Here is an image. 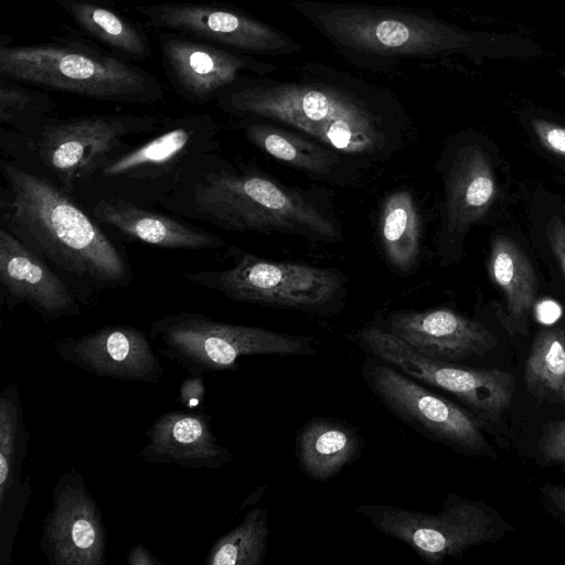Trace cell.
Masks as SVG:
<instances>
[{
    "label": "cell",
    "instance_id": "obj_38",
    "mask_svg": "<svg viewBox=\"0 0 565 565\" xmlns=\"http://www.w3.org/2000/svg\"><path fill=\"white\" fill-rule=\"evenodd\" d=\"M557 402L565 403V380H564L563 386L561 388V392L558 394Z\"/></svg>",
    "mask_w": 565,
    "mask_h": 565
},
{
    "label": "cell",
    "instance_id": "obj_3",
    "mask_svg": "<svg viewBox=\"0 0 565 565\" xmlns=\"http://www.w3.org/2000/svg\"><path fill=\"white\" fill-rule=\"evenodd\" d=\"M9 200L2 215L26 245L71 277L96 290L128 287L127 258L58 184L47 177L1 160Z\"/></svg>",
    "mask_w": 565,
    "mask_h": 565
},
{
    "label": "cell",
    "instance_id": "obj_24",
    "mask_svg": "<svg viewBox=\"0 0 565 565\" xmlns=\"http://www.w3.org/2000/svg\"><path fill=\"white\" fill-rule=\"evenodd\" d=\"M89 40L132 62L152 56L147 31L140 22L117 9L109 0H54Z\"/></svg>",
    "mask_w": 565,
    "mask_h": 565
},
{
    "label": "cell",
    "instance_id": "obj_19",
    "mask_svg": "<svg viewBox=\"0 0 565 565\" xmlns=\"http://www.w3.org/2000/svg\"><path fill=\"white\" fill-rule=\"evenodd\" d=\"M29 433L23 419L21 396L14 383L0 393V565L11 563L13 544L32 487L22 480Z\"/></svg>",
    "mask_w": 565,
    "mask_h": 565
},
{
    "label": "cell",
    "instance_id": "obj_7",
    "mask_svg": "<svg viewBox=\"0 0 565 565\" xmlns=\"http://www.w3.org/2000/svg\"><path fill=\"white\" fill-rule=\"evenodd\" d=\"M149 337L163 358L189 374L231 371L247 355H312L315 339L262 327L216 321L200 312L181 311L150 323Z\"/></svg>",
    "mask_w": 565,
    "mask_h": 565
},
{
    "label": "cell",
    "instance_id": "obj_11",
    "mask_svg": "<svg viewBox=\"0 0 565 565\" xmlns=\"http://www.w3.org/2000/svg\"><path fill=\"white\" fill-rule=\"evenodd\" d=\"M356 343L369 355L396 367L404 374L449 392L479 418L497 420L510 406L516 384L511 373L499 369H476L429 359L415 351L390 330L364 327Z\"/></svg>",
    "mask_w": 565,
    "mask_h": 565
},
{
    "label": "cell",
    "instance_id": "obj_10",
    "mask_svg": "<svg viewBox=\"0 0 565 565\" xmlns=\"http://www.w3.org/2000/svg\"><path fill=\"white\" fill-rule=\"evenodd\" d=\"M356 512L381 533L411 548L427 564L458 557L472 546L492 542L501 533L493 511L480 501L449 493L438 513L388 504H362Z\"/></svg>",
    "mask_w": 565,
    "mask_h": 565
},
{
    "label": "cell",
    "instance_id": "obj_17",
    "mask_svg": "<svg viewBox=\"0 0 565 565\" xmlns=\"http://www.w3.org/2000/svg\"><path fill=\"white\" fill-rule=\"evenodd\" d=\"M0 282L10 305L25 303L46 320L81 313L74 289L4 226L0 230Z\"/></svg>",
    "mask_w": 565,
    "mask_h": 565
},
{
    "label": "cell",
    "instance_id": "obj_29",
    "mask_svg": "<svg viewBox=\"0 0 565 565\" xmlns=\"http://www.w3.org/2000/svg\"><path fill=\"white\" fill-rule=\"evenodd\" d=\"M269 535L268 512L248 511L242 522L220 536L210 547L206 565H262Z\"/></svg>",
    "mask_w": 565,
    "mask_h": 565
},
{
    "label": "cell",
    "instance_id": "obj_1",
    "mask_svg": "<svg viewBox=\"0 0 565 565\" xmlns=\"http://www.w3.org/2000/svg\"><path fill=\"white\" fill-rule=\"evenodd\" d=\"M215 102L225 114L287 126L365 162L392 156L408 130L391 93L318 63H307L290 79L241 76Z\"/></svg>",
    "mask_w": 565,
    "mask_h": 565
},
{
    "label": "cell",
    "instance_id": "obj_9",
    "mask_svg": "<svg viewBox=\"0 0 565 565\" xmlns=\"http://www.w3.org/2000/svg\"><path fill=\"white\" fill-rule=\"evenodd\" d=\"M189 282L245 303L306 312H323L340 299L341 273L290 262H275L243 253L226 269L182 274Z\"/></svg>",
    "mask_w": 565,
    "mask_h": 565
},
{
    "label": "cell",
    "instance_id": "obj_25",
    "mask_svg": "<svg viewBox=\"0 0 565 565\" xmlns=\"http://www.w3.org/2000/svg\"><path fill=\"white\" fill-rule=\"evenodd\" d=\"M364 438L347 422L312 417L297 433L296 452L302 472L313 481H327L354 461Z\"/></svg>",
    "mask_w": 565,
    "mask_h": 565
},
{
    "label": "cell",
    "instance_id": "obj_5",
    "mask_svg": "<svg viewBox=\"0 0 565 565\" xmlns=\"http://www.w3.org/2000/svg\"><path fill=\"white\" fill-rule=\"evenodd\" d=\"M0 74L44 90L103 102L153 105L166 96L164 85L151 72L77 36L23 45L1 41Z\"/></svg>",
    "mask_w": 565,
    "mask_h": 565
},
{
    "label": "cell",
    "instance_id": "obj_13",
    "mask_svg": "<svg viewBox=\"0 0 565 565\" xmlns=\"http://www.w3.org/2000/svg\"><path fill=\"white\" fill-rule=\"evenodd\" d=\"M146 24L172 31L248 55L295 54L302 45L288 34L220 2L162 1L136 4Z\"/></svg>",
    "mask_w": 565,
    "mask_h": 565
},
{
    "label": "cell",
    "instance_id": "obj_4",
    "mask_svg": "<svg viewBox=\"0 0 565 565\" xmlns=\"http://www.w3.org/2000/svg\"><path fill=\"white\" fill-rule=\"evenodd\" d=\"M355 65L381 70L463 49L469 35L417 10L303 0L290 4Z\"/></svg>",
    "mask_w": 565,
    "mask_h": 565
},
{
    "label": "cell",
    "instance_id": "obj_16",
    "mask_svg": "<svg viewBox=\"0 0 565 565\" xmlns=\"http://www.w3.org/2000/svg\"><path fill=\"white\" fill-rule=\"evenodd\" d=\"M150 337L130 324H107L79 337L53 342L58 358L89 374L154 384L164 375Z\"/></svg>",
    "mask_w": 565,
    "mask_h": 565
},
{
    "label": "cell",
    "instance_id": "obj_14",
    "mask_svg": "<svg viewBox=\"0 0 565 565\" xmlns=\"http://www.w3.org/2000/svg\"><path fill=\"white\" fill-rule=\"evenodd\" d=\"M156 39L174 93L192 105L216 100L241 76L277 71V66L252 55L177 32L160 31Z\"/></svg>",
    "mask_w": 565,
    "mask_h": 565
},
{
    "label": "cell",
    "instance_id": "obj_31",
    "mask_svg": "<svg viewBox=\"0 0 565 565\" xmlns=\"http://www.w3.org/2000/svg\"><path fill=\"white\" fill-rule=\"evenodd\" d=\"M539 445L546 461L565 463V419L548 423L543 429Z\"/></svg>",
    "mask_w": 565,
    "mask_h": 565
},
{
    "label": "cell",
    "instance_id": "obj_33",
    "mask_svg": "<svg viewBox=\"0 0 565 565\" xmlns=\"http://www.w3.org/2000/svg\"><path fill=\"white\" fill-rule=\"evenodd\" d=\"M205 399V383L203 375L189 374L183 379L178 394V403L185 409L202 411Z\"/></svg>",
    "mask_w": 565,
    "mask_h": 565
},
{
    "label": "cell",
    "instance_id": "obj_35",
    "mask_svg": "<svg viewBox=\"0 0 565 565\" xmlns=\"http://www.w3.org/2000/svg\"><path fill=\"white\" fill-rule=\"evenodd\" d=\"M129 565H161L162 562L154 556L143 544L132 546L126 558Z\"/></svg>",
    "mask_w": 565,
    "mask_h": 565
},
{
    "label": "cell",
    "instance_id": "obj_37",
    "mask_svg": "<svg viewBox=\"0 0 565 565\" xmlns=\"http://www.w3.org/2000/svg\"><path fill=\"white\" fill-rule=\"evenodd\" d=\"M545 493L550 501L565 514V486H553L547 484L545 487Z\"/></svg>",
    "mask_w": 565,
    "mask_h": 565
},
{
    "label": "cell",
    "instance_id": "obj_22",
    "mask_svg": "<svg viewBox=\"0 0 565 565\" xmlns=\"http://www.w3.org/2000/svg\"><path fill=\"white\" fill-rule=\"evenodd\" d=\"M90 214L124 237L154 247L199 250L225 246L223 238L209 231L120 198L98 199Z\"/></svg>",
    "mask_w": 565,
    "mask_h": 565
},
{
    "label": "cell",
    "instance_id": "obj_18",
    "mask_svg": "<svg viewBox=\"0 0 565 565\" xmlns=\"http://www.w3.org/2000/svg\"><path fill=\"white\" fill-rule=\"evenodd\" d=\"M388 330L420 354L445 362L482 356L497 344L481 323L448 308L393 311Z\"/></svg>",
    "mask_w": 565,
    "mask_h": 565
},
{
    "label": "cell",
    "instance_id": "obj_26",
    "mask_svg": "<svg viewBox=\"0 0 565 565\" xmlns=\"http://www.w3.org/2000/svg\"><path fill=\"white\" fill-rule=\"evenodd\" d=\"M488 268L503 292L511 330L524 331L536 297V277L530 259L514 241L498 236L491 244Z\"/></svg>",
    "mask_w": 565,
    "mask_h": 565
},
{
    "label": "cell",
    "instance_id": "obj_36",
    "mask_svg": "<svg viewBox=\"0 0 565 565\" xmlns=\"http://www.w3.org/2000/svg\"><path fill=\"white\" fill-rule=\"evenodd\" d=\"M561 307L552 300H542L535 308V316L539 321L551 324L561 316Z\"/></svg>",
    "mask_w": 565,
    "mask_h": 565
},
{
    "label": "cell",
    "instance_id": "obj_23",
    "mask_svg": "<svg viewBox=\"0 0 565 565\" xmlns=\"http://www.w3.org/2000/svg\"><path fill=\"white\" fill-rule=\"evenodd\" d=\"M245 138L276 160L324 181H338L348 163L343 153L278 124L254 117L238 118Z\"/></svg>",
    "mask_w": 565,
    "mask_h": 565
},
{
    "label": "cell",
    "instance_id": "obj_30",
    "mask_svg": "<svg viewBox=\"0 0 565 565\" xmlns=\"http://www.w3.org/2000/svg\"><path fill=\"white\" fill-rule=\"evenodd\" d=\"M55 108V102L44 89L31 88L0 74V122L20 136L31 137Z\"/></svg>",
    "mask_w": 565,
    "mask_h": 565
},
{
    "label": "cell",
    "instance_id": "obj_21",
    "mask_svg": "<svg viewBox=\"0 0 565 565\" xmlns=\"http://www.w3.org/2000/svg\"><path fill=\"white\" fill-rule=\"evenodd\" d=\"M444 214L440 234L461 237L481 220L497 195L493 169L478 145L460 147L444 174Z\"/></svg>",
    "mask_w": 565,
    "mask_h": 565
},
{
    "label": "cell",
    "instance_id": "obj_12",
    "mask_svg": "<svg viewBox=\"0 0 565 565\" xmlns=\"http://www.w3.org/2000/svg\"><path fill=\"white\" fill-rule=\"evenodd\" d=\"M362 375L383 405L422 435L461 452L486 451L479 420L460 406L374 356L365 360Z\"/></svg>",
    "mask_w": 565,
    "mask_h": 565
},
{
    "label": "cell",
    "instance_id": "obj_2",
    "mask_svg": "<svg viewBox=\"0 0 565 565\" xmlns=\"http://www.w3.org/2000/svg\"><path fill=\"white\" fill-rule=\"evenodd\" d=\"M160 204L227 232L276 233L328 244L342 237L337 220L305 192L257 168L236 167L221 153Z\"/></svg>",
    "mask_w": 565,
    "mask_h": 565
},
{
    "label": "cell",
    "instance_id": "obj_20",
    "mask_svg": "<svg viewBox=\"0 0 565 565\" xmlns=\"http://www.w3.org/2000/svg\"><path fill=\"white\" fill-rule=\"evenodd\" d=\"M211 419L203 409L163 413L146 430L147 443L140 450V458L150 463L193 470H217L232 463L233 455L217 443Z\"/></svg>",
    "mask_w": 565,
    "mask_h": 565
},
{
    "label": "cell",
    "instance_id": "obj_15",
    "mask_svg": "<svg viewBox=\"0 0 565 565\" xmlns=\"http://www.w3.org/2000/svg\"><path fill=\"white\" fill-rule=\"evenodd\" d=\"M40 550L50 565L106 564L107 532L102 511L74 467L64 471L53 488Z\"/></svg>",
    "mask_w": 565,
    "mask_h": 565
},
{
    "label": "cell",
    "instance_id": "obj_28",
    "mask_svg": "<svg viewBox=\"0 0 565 565\" xmlns=\"http://www.w3.org/2000/svg\"><path fill=\"white\" fill-rule=\"evenodd\" d=\"M529 393L539 399L557 402L565 380V329L540 331L530 350L524 369Z\"/></svg>",
    "mask_w": 565,
    "mask_h": 565
},
{
    "label": "cell",
    "instance_id": "obj_34",
    "mask_svg": "<svg viewBox=\"0 0 565 565\" xmlns=\"http://www.w3.org/2000/svg\"><path fill=\"white\" fill-rule=\"evenodd\" d=\"M546 235L565 277V223L558 216L552 215L547 223Z\"/></svg>",
    "mask_w": 565,
    "mask_h": 565
},
{
    "label": "cell",
    "instance_id": "obj_27",
    "mask_svg": "<svg viewBox=\"0 0 565 565\" xmlns=\"http://www.w3.org/2000/svg\"><path fill=\"white\" fill-rule=\"evenodd\" d=\"M380 237L385 258L398 274H409L420 253L422 220L411 191L390 193L382 205Z\"/></svg>",
    "mask_w": 565,
    "mask_h": 565
},
{
    "label": "cell",
    "instance_id": "obj_6",
    "mask_svg": "<svg viewBox=\"0 0 565 565\" xmlns=\"http://www.w3.org/2000/svg\"><path fill=\"white\" fill-rule=\"evenodd\" d=\"M220 132L207 113L164 117L152 137L114 156L83 183L103 198L160 203L220 153Z\"/></svg>",
    "mask_w": 565,
    "mask_h": 565
},
{
    "label": "cell",
    "instance_id": "obj_32",
    "mask_svg": "<svg viewBox=\"0 0 565 565\" xmlns=\"http://www.w3.org/2000/svg\"><path fill=\"white\" fill-rule=\"evenodd\" d=\"M531 124L540 142L551 152L565 158V128L537 118Z\"/></svg>",
    "mask_w": 565,
    "mask_h": 565
},
{
    "label": "cell",
    "instance_id": "obj_8",
    "mask_svg": "<svg viewBox=\"0 0 565 565\" xmlns=\"http://www.w3.org/2000/svg\"><path fill=\"white\" fill-rule=\"evenodd\" d=\"M163 118L132 113L50 116L26 141L54 182L72 194L105 162L129 147L126 139L158 131Z\"/></svg>",
    "mask_w": 565,
    "mask_h": 565
}]
</instances>
